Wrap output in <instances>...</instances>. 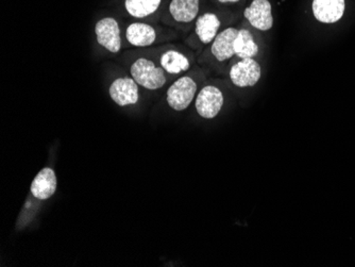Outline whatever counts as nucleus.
Returning <instances> with one entry per match:
<instances>
[{
	"label": "nucleus",
	"instance_id": "nucleus-2",
	"mask_svg": "<svg viewBox=\"0 0 355 267\" xmlns=\"http://www.w3.org/2000/svg\"><path fill=\"white\" fill-rule=\"evenodd\" d=\"M197 96V83L193 78L181 77L169 87L166 101L171 109L177 112L184 111Z\"/></svg>",
	"mask_w": 355,
	"mask_h": 267
},
{
	"label": "nucleus",
	"instance_id": "nucleus-9",
	"mask_svg": "<svg viewBox=\"0 0 355 267\" xmlns=\"http://www.w3.org/2000/svg\"><path fill=\"white\" fill-rule=\"evenodd\" d=\"M58 179L55 171L51 167H45L32 181L30 191L35 198L47 200L55 195L57 191Z\"/></svg>",
	"mask_w": 355,
	"mask_h": 267
},
{
	"label": "nucleus",
	"instance_id": "nucleus-4",
	"mask_svg": "<svg viewBox=\"0 0 355 267\" xmlns=\"http://www.w3.org/2000/svg\"><path fill=\"white\" fill-rule=\"evenodd\" d=\"M229 75L235 87H254L262 77V67L254 59H241L231 67Z\"/></svg>",
	"mask_w": 355,
	"mask_h": 267
},
{
	"label": "nucleus",
	"instance_id": "nucleus-13",
	"mask_svg": "<svg viewBox=\"0 0 355 267\" xmlns=\"http://www.w3.org/2000/svg\"><path fill=\"white\" fill-rule=\"evenodd\" d=\"M220 25V21L216 14L205 13L197 19L195 31L200 42L203 44H209L212 43L218 35Z\"/></svg>",
	"mask_w": 355,
	"mask_h": 267
},
{
	"label": "nucleus",
	"instance_id": "nucleus-6",
	"mask_svg": "<svg viewBox=\"0 0 355 267\" xmlns=\"http://www.w3.org/2000/svg\"><path fill=\"white\" fill-rule=\"evenodd\" d=\"M109 94L119 107L133 105L139 99V85L133 78H117L110 85Z\"/></svg>",
	"mask_w": 355,
	"mask_h": 267
},
{
	"label": "nucleus",
	"instance_id": "nucleus-17",
	"mask_svg": "<svg viewBox=\"0 0 355 267\" xmlns=\"http://www.w3.org/2000/svg\"><path fill=\"white\" fill-rule=\"evenodd\" d=\"M217 1H219V3H239V0H217Z\"/></svg>",
	"mask_w": 355,
	"mask_h": 267
},
{
	"label": "nucleus",
	"instance_id": "nucleus-15",
	"mask_svg": "<svg viewBox=\"0 0 355 267\" xmlns=\"http://www.w3.org/2000/svg\"><path fill=\"white\" fill-rule=\"evenodd\" d=\"M159 64L166 73L171 75L184 73L191 67L189 59L177 51H167L159 58Z\"/></svg>",
	"mask_w": 355,
	"mask_h": 267
},
{
	"label": "nucleus",
	"instance_id": "nucleus-8",
	"mask_svg": "<svg viewBox=\"0 0 355 267\" xmlns=\"http://www.w3.org/2000/svg\"><path fill=\"white\" fill-rule=\"evenodd\" d=\"M313 14L320 23L334 24L344 17L345 0H313Z\"/></svg>",
	"mask_w": 355,
	"mask_h": 267
},
{
	"label": "nucleus",
	"instance_id": "nucleus-10",
	"mask_svg": "<svg viewBox=\"0 0 355 267\" xmlns=\"http://www.w3.org/2000/svg\"><path fill=\"white\" fill-rule=\"evenodd\" d=\"M237 33L239 29L230 27L216 35L211 46V53L217 61L225 62L235 55L234 44Z\"/></svg>",
	"mask_w": 355,
	"mask_h": 267
},
{
	"label": "nucleus",
	"instance_id": "nucleus-5",
	"mask_svg": "<svg viewBox=\"0 0 355 267\" xmlns=\"http://www.w3.org/2000/svg\"><path fill=\"white\" fill-rule=\"evenodd\" d=\"M96 39L99 45L112 53H119L121 49V30L116 19L105 17L95 26Z\"/></svg>",
	"mask_w": 355,
	"mask_h": 267
},
{
	"label": "nucleus",
	"instance_id": "nucleus-1",
	"mask_svg": "<svg viewBox=\"0 0 355 267\" xmlns=\"http://www.w3.org/2000/svg\"><path fill=\"white\" fill-rule=\"evenodd\" d=\"M130 73L137 85L149 91L161 89L166 83V71L146 58H139L133 62Z\"/></svg>",
	"mask_w": 355,
	"mask_h": 267
},
{
	"label": "nucleus",
	"instance_id": "nucleus-7",
	"mask_svg": "<svg viewBox=\"0 0 355 267\" xmlns=\"http://www.w3.org/2000/svg\"><path fill=\"white\" fill-rule=\"evenodd\" d=\"M244 17L253 28L260 31H268L272 28V7L269 0H253L245 9Z\"/></svg>",
	"mask_w": 355,
	"mask_h": 267
},
{
	"label": "nucleus",
	"instance_id": "nucleus-14",
	"mask_svg": "<svg viewBox=\"0 0 355 267\" xmlns=\"http://www.w3.org/2000/svg\"><path fill=\"white\" fill-rule=\"evenodd\" d=\"M259 45L255 42L252 33L247 29H239L235 40V55L239 59H254L259 55Z\"/></svg>",
	"mask_w": 355,
	"mask_h": 267
},
{
	"label": "nucleus",
	"instance_id": "nucleus-16",
	"mask_svg": "<svg viewBox=\"0 0 355 267\" xmlns=\"http://www.w3.org/2000/svg\"><path fill=\"white\" fill-rule=\"evenodd\" d=\"M161 1L162 0H125V7L131 17L143 19L155 13Z\"/></svg>",
	"mask_w": 355,
	"mask_h": 267
},
{
	"label": "nucleus",
	"instance_id": "nucleus-11",
	"mask_svg": "<svg viewBox=\"0 0 355 267\" xmlns=\"http://www.w3.org/2000/svg\"><path fill=\"white\" fill-rule=\"evenodd\" d=\"M125 37L131 45L137 47H147L155 43L157 40V33L150 25L135 23L127 28Z\"/></svg>",
	"mask_w": 355,
	"mask_h": 267
},
{
	"label": "nucleus",
	"instance_id": "nucleus-3",
	"mask_svg": "<svg viewBox=\"0 0 355 267\" xmlns=\"http://www.w3.org/2000/svg\"><path fill=\"white\" fill-rule=\"evenodd\" d=\"M225 103V97L220 89L215 85H207L197 94L195 107L199 117L213 119L219 114Z\"/></svg>",
	"mask_w": 355,
	"mask_h": 267
},
{
	"label": "nucleus",
	"instance_id": "nucleus-12",
	"mask_svg": "<svg viewBox=\"0 0 355 267\" xmlns=\"http://www.w3.org/2000/svg\"><path fill=\"white\" fill-rule=\"evenodd\" d=\"M200 0H171L169 12L175 21L179 23H191L196 19Z\"/></svg>",
	"mask_w": 355,
	"mask_h": 267
}]
</instances>
